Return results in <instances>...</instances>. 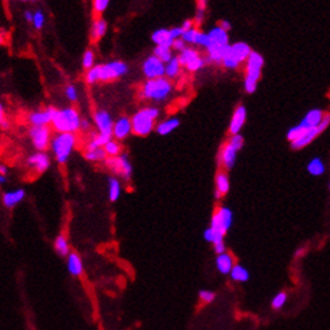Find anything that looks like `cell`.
<instances>
[{
  "label": "cell",
  "mask_w": 330,
  "mask_h": 330,
  "mask_svg": "<svg viewBox=\"0 0 330 330\" xmlns=\"http://www.w3.org/2000/svg\"><path fill=\"white\" fill-rule=\"evenodd\" d=\"M161 111L159 108L154 105L140 108L138 112L131 116V125H132V134L140 138H144L151 134L155 129V122L159 119Z\"/></svg>",
  "instance_id": "5"
},
{
  "label": "cell",
  "mask_w": 330,
  "mask_h": 330,
  "mask_svg": "<svg viewBox=\"0 0 330 330\" xmlns=\"http://www.w3.org/2000/svg\"><path fill=\"white\" fill-rule=\"evenodd\" d=\"M205 12L206 11H204V10H198V8H197L196 17H194V19H193V23H194V26H196V27L201 26L202 23H204V21H205Z\"/></svg>",
  "instance_id": "48"
},
{
  "label": "cell",
  "mask_w": 330,
  "mask_h": 330,
  "mask_svg": "<svg viewBox=\"0 0 330 330\" xmlns=\"http://www.w3.org/2000/svg\"><path fill=\"white\" fill-rule=\"evenodd\" d=\"M209 45L205 49L206 51V62L221 65V61L224 58L227 47L229 46V33L225 31L220 26H214L209 31H206Z\"/></svg>",
  "instance_id": "2"
},
{
  "label": "cell",
  "mask_w": 330,
  "mask_h": 330,
  "mask_svg": "<svg viewBox=\"0 0 330 330\" xmlns=\"http://www.w3.org/2000/svg\"><path fill=\"white\" fill-rule=\"evenodd\" d=\"M151 41L155 46H165V47H171L174 40L170 35L168 28H158L151 34Z\"/></svg>",
  "instance_id": "28"
},
{
  "label": "cell",
  "mask_w": 330,
  "mask_h": 330,
  "mask_svg": "<svg viewBox=\"0 0 330 330\" xmlns=\"http://www.w3.org/2000/svg\"><path fill=\"white\" fill-rule=\"evenodd\" d=\"M54 109L56 106H46L31 111L27 115V123L30 127H50Z\"/></svg>",
  "instance_id": "16"
},
{
  "label": "cell",
  "mask_w": 330,
  "mask_h": 330,
  "mask_svg": "<svg viewBox=\"0 0 330 330\" xmlns=\"http://www.w3.org/2000/svg\"><path fill=\"white\" fill-rule=\"evenodd\" d=\"M106 31H108V23L104 18L97 17L92 23V27H90V41L92 42H99L104 37H105Z\"/></svg>",
  "instance_id": "25"
},
{
  "label": "cell",
  "mask_w": 330,
  "mask_h": 330,
  "mask_svg": "<svg viewBox=\"0 0 330 330\" xmlns=\"http://www.w3.org/2000/svg\"><path fill=\"white\" fill-rule=\"evenodd\" d=\"M186 47H187V45H186L185 42L181 40V38H178V40L174 41L173 45H171V49H173V51H178V53H181L182 50H185Z\"/></svg>",
  "instance_id": "49"
},
{
  "label": "cell",
  "mask_w": 330,
  "mask_h": 330,
  "mask_svg": "<svg viewBox=\"0 0 330 330\" xmlns=\"http://www.w3.org/2000/svg\"><path fill=\"white\" fill-rule=\"evenodd\" d=\"M179 27L182 28V31H186V30H189V28L194 27V23H193V19H185L182 24L179 26Z\"/></svg>",
  "instance_id": "53"
},
{
  "label": "cell",
  "mask_w": 330,
  "mask_h": 330,
  "mask_svg": "<svg viewBox=\"0 0 330 330\" xmlns=\"http://www.w3.org/2000/svg\"><path fill=\"white\" fill-rule=\"evenodd\" d=\"M198 298H200V301H201L202 303L207 305V303L214 302V299H216V292L210 290H201L198 292Z\"/></svg>",
  "instance_id": "46"
},
{
  "label": "cell",
  "mask_w": 330,
  "mask_h": 330,
  "mask_svg": "<svg viewBox=\"0 0 330 330\" xmlns=\"http://www.w3.org/2000/svg\"><path fill=\"white\" fill-rule=\"evenodd\" d=\"M66 268L67 272L74 278H80L84 275V262L77 252L72 251L66 256Z\"/></svg>",
  "instance_id": "22"
},
{
  "label": "cell",
  "mask_w": 330,
  "mask_h": 330,
  "mask_svg": "<svg viewBox=\"0 0 330 330\" xmlns=\"http://www.w3.org/2000/svg\"><path fill=\"white\" fill-rule=\"evenodd\" d=\"M228 142H229L230 144L235 147L237 151H240L241 148H243V145H244V138H243V135L241 134L230 135Z\"/></svg>",
  "instance_id": "47"
},
{
  "label": "cell",
  "mask_w": 330,
  "mask_h": 330,
  "mask_svg": "<svg viewBox=\"0 0 330 330\" xmlns=\"http://www.w3.org/2000/svg\"><path fill=\"white\" fill-rule=\"evenodd\" d=\"M45 23L46 17L42 10H37V11L33 12V22H31V24H33L35 30H42L45 27Z\"/></svg>",
  "instance_id": "42"
},
{
  "label": "cell",
  "mask_w": 330,
  "mask_h": 330,
  "mask_svg": "<svg viewBox=\"0 0 330 330\" xmlns=\"http://www.w3.org/2000/svg\"><path fill=\"white\" fill-rule=\"evenodd\" d=\"M0 175H8V167L3 163H0Z\"/></svg>",
  "instance_id": "58"
},
{
  "label": "cell",
  "mask_w": 330,
  "mask_h": 330,
  "mask_svg": "<svg viewBox=\"0 0 330 330\" xmlns=\"http://www.w3.org/2000/svg\"><path fill=\"white\" fill-rule=\"evenodd\" d=\"M213 249H214V253H216V255H220V253L227 252V246H225L224 241H218L216 244H213Z\"/></svg>",
  "instance_id": "50"
},
{
  "label": "cell",
  "mask_w": 330,
  "mask_h": 330,
  "mask_svg": "<svg viewBox=\"0 0 330 330\" xmlns=\"http://www.w3.org/2000/svg\"><path fill=\"white\" fill-rule=\"evenodd\" d=\"M306 170L310 175L313 177H321L324 175L325 171H326V166H325V162L322 161V158L314 157L309 161L308 166H306Z\"/></svg>",
  "instance_id": "31"
},
{
  "label": "cell",
  "mask_w": 330,
  "mask_h": 330,
  "mask_svg": "<svg viewBox=\"0 0 330 330\" xmlns=\"http://www.w3.org/2000/svg\"><path fill=\"white\" fill-rule=\"evenodd\" d=\"M3 42H4V37L0 34V45H3Z\"/></svg>",
  "instance_id": "60"
},
{
  "label": "cell",
  "mask_w": 330,
  "mask_h": 330,
  "mask_svg": "<svg viewBox=\"0 0 330 330\" xmlns=\"http://www.w3.org/2000/svg\"><path fill=\"white\" fill-rule=\"evenodd\" d=\"M24 21L27 23L33 22V11H30V10L24 11Z\"/></svg>",
  "instance_id": "57"
},
{
  "label": "cell",
  "mask_w": 330,
  "mask_h": 330,
  "mask_svg": "<svg viewBox=\"0 0 330 330\" xmlns=\"http://www.w3.org/2000/svg\"><path fill=\"white\" fill-rule=\"evenodd\" d=\"M93 123L97 128V134L112 136L113 118L111 113L105 109H97L93 113Z\"/></svg>",
  "instance_id": "17"
},
{
  "label": "cell",
  "mask_w": 330,
  "mask_h": 330,
  "mask_svg": "<svg viewBox=\"0 0 330 330\" xmlns=\"http://www.w3.org/2000/svg\"><path fill=\"white\" fill-rule=\"evenodd\" d=\"M79 144L77 134L70 132H56L50 140L49 148L58 165H66Z\"/></svg>",
  "instance_id": "3"
},
{
  "label": "cell",
  "mask_w": 330,
  "mask_h": 330,
  "mask_svg": "<svg viewBox=\"0 0 330 330\" xmlns=\"http://www.w3.org/2000/svg\"><path fill=\"white\" fill-rule=\"evenodd\" d=\"M181 72H182V67L179 65L178 58L175 56L170 61L165 63V77L170 80V81L178 79L181 76Z\"/></svg>",
  "instance_id": "29"
},
{
  "label": "cell",
  "mask_w": 330,
  "mask_h": 330,
  "mask_svg": "<svg viewBox=\"0 0 330 330\" xmlns=\"http://www.w3.org/2000/svg\"><path fill=\"white\" fill-rule=\"evenodd\" d=\"M63 93H65V97L69 103H77L80 100V92L79 88L76 85L69 84L65 86L63 89Z\"/></svg>",
  "instance_id": "39"
},
{
  "label": "cell",
  "mask_w": 330,
  "mask_h": 330,
  "mask_svg": "<svg viewBox=\"0 0 330 330\" xmlns=\"http://www.w3.org/2000/svg\"><path fill=\"white\" fill-rule=\"evenodd\" d=\"M232 224H233V212L228 206H218L213 213L209 227L216 233L225 237Z\"/></svg>",
  "instance_id": "11"
},
{
  "label": "cell",
  "mask_w": 330,
  "mask_h": 330,
  "mask_svg": "<svg viewBox=\"0 0 330 330\" xmlns=\"http://www.w3.org/2000/svg\"><path fill=\"white\" fill-rule=\"evenodd\" d=\"M247 122V108L243 104L236 106V109L233 111V115L230 118L229 127H228V131H229V135H236L240 134L241 129L244 127V124Z\"/></svg>",
  "instance_id": "20"
},
{
  "label": "cell",
  "mask_w": 330,
  "mask_h": 330,
  "mask_svg": "<svg viewBox=\"0 0 330 330\" xmlns=\"http://www.w3.org/2000/svg\"><path fill=\"white\" fill-rule=\"evenodd\" d=\"M251 51V46L247 42H235L232 45L229 43L225 51L224 58L221 61V65L228 70H237L243 63H246Z\"/></svg>",
  "instance_id": "7"
},
{
  "label": "cell",
  "mask_w": 330,
  "mask_h": 330,
  "mask_svg": "<svg viewBox=\"0 0 330 330\" xmlns=\"http://www.w3.org/2000/svg\"><path fill=\"white\" fill-rule=\"evenodd\" d=\"M84 158L88 162L99 163L104 162L106 159V155L104 150H103V147H99V148H85Z\"/></svg>",
  "instance_id": "35"
},
{
  "label": "cell",
  "mask_w": 330,
  "mask_h": 330,
  "mask_svg": "<svg viewBox=\"0 0 330 330\" xmlns=\"http://www.w3.org/2000/svg\"><path fill=\"white\" fill-rule=\"evenodd\" d=\"M81 115L79 109L74 106H63L56 108L51 119V128L56 132H70L77 134L80 131Z\"/></svg>",
  "instance_id": "4"
},
{
  "label": "cell",
  "mask_w": 330,
  "mask_h": 330,
  "mask_svg": "<svg viewBox=\"0 0 330 330\" xmlns=\"http://www.w3.org/2000/svg\"><path fill=\"white\" fill-rule=\"evenodd\" d=\"M105 166L108 170H111L118 178H122L125 182H129L134 174V167L129 162V158L127 154H120L118 157L106 158Z\"/></svg>",
  "instance_id": "10"
},
{
  "label": "cell",
  "mask_w": 330,
  "mask_h": 330,
  "mask_svg": "<svg viewBox=\"0 0 330 330\" xmlns=\"http://www.w3.org/2000/svg\"><path fill=\"white\" fill-rule=\"evenodd\" d=\"M31 1H35V0H31Z\"/></svg>",
  "instance_id": "62"
},
{
  "label": "cell",
  "mask_w": 330,
  "mask_h": 330,
  "mask_svg": "<svg viewBox=\"0 0 330 330\" xmlns=\"http://www.w3.org/2000/svg\"><path fill=\"white\" fill-rule=\"evenodd\" d=\"M54 251H56V253L58 255V256H61V258H66L67 255L72 252V249H70V243H69V240H67L66 235H63V233H61V235H58L54 239Z\"/></svg>",
  "instance_id": "30"
},
{
  "label": "cell",
  "mask_w": 330,
  "mask_h": 330,
  "mask_svg": "<svg viewBox=\"0 0 330 330\" xmlns=\"http://www.w3.org/2000/svg\"><path fill=\"white\" fill-rule=\"evenodd\" d=\"M21 1H30V0H21Z\"/></svg>",
  "instance_id": "61"
},
{
  "label": "cell",
  "mask_w": 330,
  "mask_h": 330,
  "mask_svg": "<svg viewBox=\"0 0 330 330\" xmlns=\"http://www.w3.org/2000/svg\"><path fill=\"white\" fill-rule=\"evenodd\" d=\"M230 279L233 282H237V283H244V282H248L249 280V271L241 266V264H236L230 269Z\"/></svg>",
  "instance_id": "33"
},
{
  "label": "cell",
  "mask_w": 330,
  "mask_h": 330,
  "mask_svg": "<svg viewBox=\"0 0 330 330\" xmlns=\"http://www.w3.org/2000/svg\"><path fill=\"white\" fill-rule=\"evenodd\" d=\"M174 92L173 81L166 77L154 80H145L139 88V97L142 100L152 103H165L167 101Z\"/></svg>",
  "instance_id": "1"
},
{
  "label": "cell",
  "mask_w": 330,
  "mask_h": 330,
  "mask_svg": "<svg viewBox=\"0 0 330 330\" xmlns=\"http://www.w3.org/2000/svg\"><path fill=\"white\" fill-rule=\"evenodd\" d=\"M51 165L50 155L46 151H35L26 159V166L37 175L46 173Z\"/></svg>",
  "instance_id": "14"
},
{
  "label": "cell",
  "mask_w": 330,
  "mask_h": 330,
  "mask_svg": "<svg viewBox=\"0 0 330 330\" xmlns=\"http://www.w3.org/2000/svg\"><path fill=\"white\" fill-rule=\"evenodd\" d=\"M10 127H11V124H10L8 118H7L6 106H4L3 103H0V129L7 131V129H10Z\"/></svg>",
  "instance_id": "44"
},
{
  "label": "cell",
  "mask_w": 330,
  "mask_h": 330,
  "mask_svg": "<svg viewBox=\"0 0 330 330\" xmlns=\"http://www.w3.org/2000/svg\"><path fill=\"white\" fill-rule=\"evenodd\" d=\"M129 72V66L124 61H113L103 63L100 66V82H112L124 77Z\"/></svg>",
  "instance_id": "12"
},
{
  "label": "cell",
  "mask_w": 330,
  "mask_h": 330,
  "mask_svg": "<svg viewBox=\"0 0 330 330\" xmlns=\"http://www.w3.org/2000/svg\"><path fill=\"white\" fill-rule=\"evenodd\" d=\"M129 135H132V125H131V119L128 116H120L116 120H113V139L122 142V140L127 139Z\"/></svg>",
  "instance_id": "19"
},
{
  "label": "cell",
  "mask_w": 330,
  "mask_h": 330,
  "mask_svg": "<svg viewBox=\"0 0 330 330\" xmlns=\"http://www.w3.org/2000/svg\"><path fill=\"white\" fill-rule=\"evenodd\" d=\"M207 3H209V0H197V8H198V10L206 11Z\"/></svg>",
  "instance_id": "55"
},
{
  "label": "cell",
  "mask_w": 330,
  "mask_h": 330,
  "mask_svg": "<svg viewBox=\"0 0 330 330\" xmlns=\"http://www.w3.org/2000/svg\"><path fill=\"white\" fill-rule=\"evenodd\" d=\"M305 253H306V248H303V247H301V248H298L297 251H295V253H294V258H295V259L302 258Z\"/></svg>",
  "instance_id": "56"
},
{
  "label": "cell",
  "mask_w": 330,
  "mask_h": 330,
  "mask_svg": "<svg viewBox=\"0 0 330 330\" xmlns=\"http://www.w3.org/2000/svg\"><path fill=\"white\" fill-rule=\"evenodd\" d=\"M100 66L101 65H95L85 73V82L88 85H96L100 82Z\"/></svg>",
  "instance_id": "38"
},
{
  "label": "cell",
  "mask_w": 330,
  "mask_h": 330,
  "mask_svg": "<svg viewBox=\"0 0 330 330\" xmlns=\"http://www.w3.org/2000/svg\"><path fill=\"white\" fill-rule=\"evenodd\" d=\"M179 124H181V122H179L178 118L163 119L159 123L155 124V131H157L158 135L166 136V135L171 134L174 129L178 128Z\"/></svg>",
  "instance_id": "27"
},
{
  "label": "cell",
  "mask_w": 330,
  "mask_h": 330,
  "mask_svg": "<svg viewBox=\"0 0 330 330\" xmlns=\"http://www.w3.org/2000/svg\"><path fill=\"white\" fill-rule=\"evenodd\" d=\"M122 196V182L118 177H109L108 178V197L109 201L116 202Z\"/></svg>",
  "instance_id": "32"
},
{
  "label": "cell",
  "mask_w": 330,
  "mask_h": 330,
  "mask_svg": "<svg viewBox=\"0 0 330 330\" xmlns=\"http://www.w3.org/2000/svg\"><path fill=\"white\" fill-rule=\"evenodd\" d=\"M152 56L157 57L158 60L162 61L163 63H166L174 57L173 49L171 47H165V46H155L154 50H152Z\"/></svg>",
  "instance_id": "36"
},
{
  "label": "cell",
  "mask_w": 330,
  "mask_h": 330,
  "mask_svg": "<svg viewBox=\"0 0 330 330\" xmlns=\"http://www.w3.org/2000/svg\"><path fill=\"white\" fill-rule=\"evenodd\" d=\"M111 0H93V11L97 14L99 17H101L103 12H105V10L109 6Z\"/></svg>",
  "instance_id": "45"
},
{
  "label": "cell",
  "mask_w": 330,
  "mask_h": 330,
  "mask_svg": "<svg viewBox=\"0 0 330 330\" xmlns=\"http://www.w3.org/2000/svg\"><path fill=\"white\" fill-rule=\"evenodd\" d=\"M198 33H200V28L194 26V27H191V28H189V30L184 31L182 37H181V40L184 41L186 45H194V43H196L197 35H198Z\"/></svg>",
  "instance_id": "40"
},
{
  "label": "cell",
  "mask_w": 330,
  "mask_h": 330,
  "mask_svg": "<svg viewBox=\"0 0 330 330\" xmlns=\"http://www.w3.org/2000/svg\"><path fill=\"white\" fill-rule=\"evenodd\" d=\"M233 266H235V259L228 252L220 253V255L216 256V268H217L220 274L229 275L230 269H232Z\"/></svg>",
  "instance_id": "26"
},
{
  "label": "cell",
  "mask_w": 330,
  "mask_h": 330,
  "mask_svg": "<svg viewBox=\"0 0 330 330\" xmlns=\"http://www.w3.org/2000/svg\"><path fill=\"white\" fill-rule=\"evenodd\" d=\"M264 66V57L259 51L252 50L246 61V79H244V90L248 95L255 93L258 89L259 81L262 79Z\"/></svg>",
  "instance_id": "6"
},
{
  "label": "cell",
  "mask_w": 330,
  "mask_h": 330,
  "mask_svg": "<svg viewBox=\"0 0 330 330\" xmlns=\"http://www.w3.org/2000/svg\"><path fill=\"white\" fill-rule=\"evenodd\" d=\"M80 131L89 132V131H90V122L88 120V119L81 118V123H80Z\"/></svg>",
  "instance_id": "52"
},
{
  "label": "cell",
  "mask_w": 330,
  "mask_h": 330,
  "mask_svg": "<svg viewBox=\"0 0 330 330\" xmlns=\"http://www.w3.org/2000/svg\"><path fill=\"white\" fill-rule=\"evenodd\" d=\"M287 302V292L286 291H279L271 301V308L274 310H280Z\"/></svg>",
  "instance_id": "41"
},
{
  "label": "cell",
  "mask_w": 330,
  "mask_h": 330,
  "mask_svg": "<svg viewBox=\"0 0 330 330\" xmlns=\"http://www.w3.org/2000/svg\"><path fill=\"white\" fill-rule=\"evenodd\" d=\"M214 197L216 200H221L223 197L227 196L230 190V179L229 175L224 170H220L216 174V179H214Z\"/></svg>",
  "instance_id": "21"
},
{
  "label": "cell",
  "mask_w": 330,
  "mask_h": 330,
  "mask_svg": "<svg viewBox=\"0 0 330 330\" xmlns=\"http://www.w3.org/2000/svg\"><path fill=\"white\" fill-rule=\"evenodd\" d=\"M237 150L233 145L230 144L229 142H227L223 144L221 150H220V155H218V163L220 167L224 171H229L235 167L236 161H237Z\"/></svg>",
  "instance_id": "18"
},
{
  "label": "cell",
  "mask_w": 330,
  "mask_h": 330,
  "mask_svg": "<svg viewBox=\"0 0 330 330\" xmlns=\"http://www.w3.org/2000/svg\"><path fill=\"white\" fill-rule=\"evenodd\" d=\"M325 113L322 109H319V108H313V109H310L305 116L301 120V123L298 124L301 128L303 129H310L314 128V127H317L319 123H321V120L324 119Z\"/></svg>",
  "instance_id": "24"
},
{
  "label": "cell",
  "mask_w": 330,
  "mask_h": 330,
  "mask_svg": "<svg viewBox=\"0 0 330 330\" xmlns=\"http://www.w3.org/2000/svg\"><path fill=\"white\" fill-rule=\"evenodd\" d=\"M142 73L145 80L165 77V63L151 54V56L145 57V60L142 63Z\"/></svg>",
  "instance_id": "15"
},
{
  "label": "cell",
  "mask_w": 330,
  "mask_h": 330,
  "mask_svg": "<svg viewBox=\"0 0 330 330\" xmlns=\"http://www.w3.org/2000/svg\"><path fill=\"white\" fill-rule=\"evenodd\" d=\"M112 136H106V135L95 134L90 136V139L88 140V143L85 145V148H99V147H104L108 140L111 139Z\"/></svg>",
  "instance_id": "37"
},
{
  "label": "cell",
  "mask_w": 330,
  "mask_h": 330,
  "mask_svg": "<svg viewBox=\"0 0 330 330\" xmlns=\"http://www.w3.org/2000/svg\"><path fill=\"white\" fill-rule=\"evenodd\" d=\"M330 124V115L329 112L325 113L324 119L321 120V123L317 125V127H314V128L310 129H305L302 134L298 136L297 139H294L291 143V148L292 150H302L305 148L306 145H309L310 143H313L314 140L318 138L319 135L325 132L328 127H329Z\"/></svg>",
  "instance_id": "9"
},
{
  "label": "cell",
  "mask_w": 330,
  "mask_h": 330,
  "mask_svg": "<svg viewBox=\"0 0 330 330\" xmlns=\"http://www.w3.org/2000/svg\"><path fill=\"white\" fill-rule=\"evenodd\" d=\"M179 61V65L182 69H185L190 73L200 72L201 69L206 66V58L202 56L196 47H186L185 50H182L177 56Z\"/></svg>",
  "instance_id": "8"
},
{
  "label": "cell",
  "mask_w": 330,
  "mask_h": 330,
  "mask_svg": "<svg viewBox=\"0 0 330 330\" xmlns=\"http://www.w3.org/2000/svg\"><path fill=\"white\" fill-rule=\"evenodd\" d=\"M7 184V177L6 175H0V186Z\"/></svg>",
  "instance_id": "59"
},
{
  "label": "cell",
  "mask_w": 330,
  "mask_h": 330,
  "mask_svg": "<svg viewBox=\"0 0 330 330\" xmlns=\"http://www.w3.org/2000/svg\"><path fill=\"white\" fill-rule=\"evenodd\" d=\"M218 26L223 28V30H225V31H228V33H229V30L232 28V24H230V22L225 21V19L220 21V22H218Z\"/></svg>",
  "instance_id": "54"
},
{
  "label": "cell",
  "mask_w": 330,
  "mask_h": 330,
  "mask_svg": "<svg viewBox=\"0 0 330 330\" xmlns=\"http://www.w3.org/2000/svg\"><path fill=\"white\" fill-rule=\"evenodd\" d=\"M168 31H170V35H171V38H173L174 41L178 40V38H181L182 37V34H184V31H182V28L179 27H173V28H168Z\"/></svg>",
  "instance_id": "51"
},
{
  "label": "cell",
  "mask_w": 330,
  "mask_h": 330,
  "mask_svg": "<svg viewBox=\"0 0 330 330\" xmlns=\"http://www.w3.org/2000/svg\"><path fill=\"white\" fill-rule=\"evenodd\" d=\"M103 150L105 152L106 158L118 157V155H120L122 151H123V145H122V143H120L119 140L111 138V139L108 140L105 144H104Z\"/></svg>",
  "instance_id": "34"
},
{
  "label": "cell",
  "mask_w": 330,
  "mask_h": 330,
  "mask_svg": "<svg viewBox=\"0 0 330 330\" xmlns=\"http://www.w3.org/2000/svg\"><path fill=\"white\" fill-rule=\"evenodd\" d=\"M28 139L37 151H46L53 138L50 127H30L27 131Z\"/></svg>",
  "instance_id": "13"
},
{
  "label": "cell",
  "mask_w": 330,
  "mask_h": 330,
  "mask_svg": "<svg viewBox=\"0 0 330 330\" xmlns=\"http://www.w3.org/2000/svg\"><path fill=\"white\" fill-rule=\"evenodd\" d=\"M24 198H26V190L24 189H14V190H8L3 193V196H1V204L7 209H14Z\"/></svg>",
  "instance_id": "23"
},
{
  "label": "cell",
  "mask_w": 330,
  "mask_h": 330,
  "mask_svg": "<svg viewBox=\"0 0 330 330\" xmlns=\"http://www.w3.org/2000/svg\"><path fill=\"white\" fill-rule=\"evenodd\" d=\"M96 65V54L95 51L92 50V49H88V50L85 51L84 56H82V67H84L85 70H88L92 66H95Z\"/></svg>",
  "instance_id": "43"
}]
</instances>
